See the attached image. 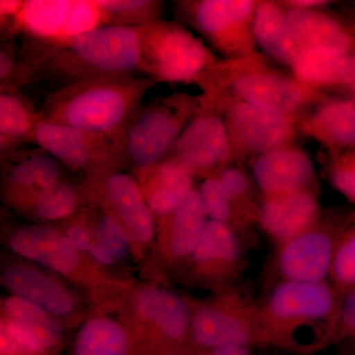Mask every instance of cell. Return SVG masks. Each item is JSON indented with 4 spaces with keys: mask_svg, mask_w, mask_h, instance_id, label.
Here are the masks:
<instances>
[{
    "mask_svg": "<svg viewBox=\"0 0 355 355\" xmlns=\"http://www.w3.org/2000/svg\"><path fill=\"white\" fill-rule=\"evenodd\" d=\"M155 84L146 76H98L78 79L51 93L40 118L125 144L128 125Z\"/></svg>",
    "mask_w": 355,
    "mask_h": 355,
    "instance_id": "obj_1",
    "label": "cell"
},
{
    "mask_svg": "<svg viewBox=\"0 0 355 355\" xmlns=\"http://www.w3.org/2000/svg\"><path fill=\"white\" fill-rule=\"evenodd\" d=\"M44 62L71 76L70 83L90 76L137 73L141 65L139 26H103L64 46H50L40 57L39 64Z\"/></svg>",
    "mask_w": 355,
    "mask_h": 355,
    "instance_id": "obj_2",
    "label": "cell"
},
{
    "mask_svg": "<svg viewBox=\"0 0 355 355\" xmlns=\"http://www.w3.org/2000/svg\"><path fill=\"white\" fill-rule=\"evenodd\" d=\"M139 28L140 72L154 83L190 81L207 67V49L184 28L161 20Z\"/></svg>",
    "mask_w": 355,
    "mask_h": 355,
    "instance_id": "obj_3",
    "label": "cell"
},
{
    "mask_svg": "<svg viewBox=\"0 0 355 355\" xmlns=\"http://www.w3.org/2000/svg\"><path fill=\"white\" fill-rule=\"evenodd\" d=\"M340 298L327 282L284 280L273 289L266 308V321L273 329L299 328L327 323L336 330Z\"/></svg>",
    "mask_w": 355,
    "mask_h": 355,
    "instance_id": "obj_4",
    "label": "cell"
},
{
    "mask_svg": "<svg viewBox=\"0 0 355 355\" xmlns=\"http://www.w3.org/2000/svg\"><path fill=\"white\" fill-rule=\"evenodd\" d=\"M169 100L141 106L128 125L125 155L133 166L146 171L167 158L181 137L183 119Z\"/></svg>",
    "mask_w": 355,
    "mask_h": 355,
    "instance_id": "obj_5",
    "label": "cell"
},
{
    "mask_svg": "<svg viewBox=\"0 0 355 355\" xmlns=\"http://www.w3.org/2000/svg\"><path fill=\"white\" fill-rule=\"evenodd\" d=\"M32 139L44 153L73 171L111 164L125 155L121 142L40 118Z\"/></svg>",
    "mask_w": 355,
    "mask_h": 355,
    "instance_id": "obj_6",
    "label": "cell"
},
{
    "mask_svg": "<svg viewBox=\"0 0 355 355\" xmlns=\"http://www.w3.org/2000/svg\"><path fill=\"white\" fill-rule=\"evenodd\" d=\"M4 308L8 321L1 324V355L43 354L62 340V324L40 306L14 295Z\"/></svg>",
    "mask_w": 355,
    "mask_h": 355,
    "instance_id": "obj_7",
    "label": "cell"
},
{
    "mask_svg": "<svg viewBox=\"0 0 355 355\" xmlns=\"http://www.w3.org/2000/svg\"><path fill=\"white\" fill-rule=\"evenodd\" d=\"M345 223L331 231L309 229L282 243L279 266L284 279L295 282H324L331 275L336 244Z\"/></svg>",
    "mask_w": 355,
    "mask_h": 355,
    "instance_id": "obj_8",
    "label": "cell"
},
{
    "mask_svg": "<svg viewBox=\"0 0 355 355\" xmlns=\"http://www.w3.org/2000/svg\"><path fill=\"white\" fill-rule=\"evenodd\" d=\"M228 148L227 130L223 121L216 114H202L184 128L173 147L172 159L188 171H205L221 163Z\"/></svg>",
    "mask_w": 355,
    "mask_h": 355,
    "instance_id": "obj_9",
    "label": "cell"
},
{
    "mask_svg": "<svg viewBox=\"0 0 355 355\" xmlns=\"http://www.w3.org/2000/svg\"><path fill=\"white\" fill-rule=\"evenodd\" d=\"M8 245L18 256L53 272L70 273L78 263L77 250L67 235L48 226L18 228L9 237Z\"/></svg>",
    "mask_w": 355,
    "mask_h": 355,
    "instance_id": "obj_10",
    "label": "cell"
},
{
    "mask_svg": "<svg viewBox=\"0 0 355 355\" xmlns=\"http://www.w3.org/2000/svg\"><path fill=\"white\" fill-rule=\"evenodd\" d=\"M244 310L207 306L191 319V334L198 345L214 349L228 345H246L253 342L258 326Z\"/></svg>",
    "mask_w": 355,
    "mask_h": 355,
    "instance_id": "obj_11",
    "label": "cell"
},
{
    "mask_svg": "<svg viewBox=\"0 0 355 355\" xmlns=\"http://www.w3.org/2000/svg\"><path fill=\"white\" fill-rule=\"evenodd\" d=\"M105 196L118 220L135 241L147 243L155 235L153 212L132 175L114 172L104 183Z\"/></svg>",
    "mask_w": 355,
    "mask_h": 355,
    "instance_id": "obj_12",
    "label": "cell"
},
{
    "mask_svg": "<svg viewBox=\"0 0 355 355\" xmlns=\"http://www.w3.org/2000/svg\"><path fill=\"white\" fill-rule=\"evenodd\" d=\"M289 36L298 53L304 50H330L352 55L355 38L340 23L328 16L296 8L286 13Z\"/></svg>",
    "mask_w": 355,
    "mask_h": 355,
    "instance_id": "obj_13",
    "label": "cell"
},
{
    "mask_svg": "<svg viewBox=\"0 0 355 355\" xmlns=\"http://www.w3.org/2000/svg\"><path fill=\"white\" fill-rule=\"evenodd\" d=\"M2 282L15 296L40 306L53 317H67L73 312L74 301L69 291L32 266L20 263L6 266Z\"/></svg>",
    "mask_w": 355,
    "mask_h": 355,
    "instance_id": "obj_14",
    "label": "cell"
},
{
    "mask_svg": "<svg viewBox=\"0 0 355 355\" xmlns=\"http://www.w3.org/2000/svg\"><path fill=\"white\" fill-rule=\"evenodd\" d=\"M253 172L259 186L270 196L303 191L314 174L304 153L279 148L261 154Z\"/></svg>",
    "mask_w": 355,
    "mask_h": 355,
    "instance_id": "obj_15",
    "label": "cell"
},
{
    "mask_svg": "<svg viewBox=\"0 0 355 355\" xmlns=\"http://www.w3.org/2000/svg\"><path fill=\"white\" fill-rule=\"evenodd\" d=\"M318 216L316 200L304 191L270 196L261 209L263 227L282 243L312 227Z\"/></svg>",
    "mask_w": 355,
    "mask_h": 355,
    "instance_id": "obj_16",
    "label": "cell"
},
{
    "mask_svg": "<svg viewBox=\"0 0 355 355\" xmlns=\"http://www.w3.org/2000/svg\"><path fill=\"white\" fill-rule=\"evenodd\" d=\"M236 94L254 108L277 116L292 113L303 101L301 89L295 83L280 77L250 74L234 84Z\"/></svg>",
    "mask_w": 355,
    "mask_h": 355,
    "instance_id": "obj_17",
    "label": "cell"
},
{
    "mask_svg": "<svg viewBox=\"0 0 355 355\" xmlns=\"http://www.w3.org/2000/svg\"><path fill=\"white\" fill-rule=\"evenodd\" d=\"M231 123L245 146L260 153L277 149L288 139V121L284 116L266 113L245 102L230 110Z\"/></svg>",
    "mask_w": 355,
    "mask_h": 355,
    "instance_id": "obj_18",
    "label": "cell"
},
{
    "mask_svg": "<svg viewBox=\"0 0 355 355\" xmlns=\"http://www.w3.org/2000/svg\"><path fill=\"white\" fill-rule=\"evenodd\" d=\"M144 173L146 182L142 193L151 211L158 216L174 214L193 190L191 172L174 159L166 158Z\"/></svg>",
    "mask_w": 355,
    "mask_h": 355,
    "instance_id": "obj_19",
    "label": "cell"
},
{
    "mask_svg": "<svg viewBox=\"0 0 355 355\" xmlns=\"http://www.w3.org/2000/svg\"><path fill=\"white\" fill-rule=\"evenodd\" d=\"M139 314L155 324L159 331L171 342L183 340L191 329L190 309L174 292L161 287H146L137 298Z\"/></svg>",
    "mask_w": 355,
    "mask_h": 355,
    "instance_id": "obj_20",
    "label": "cell"
},
{
    "mask_svg": "<svg viewBox=\"0 0 355 355\" xmlns=\"http://www.w3.org/2000/svg\"><path fill=\"white\" fill-rule=\"evenodd\" d=\"M73 2L74 0L24 1L14 25L44 44L60 46L64 42Z\"/></svg>",
    "mask_w": 355,
    "mask_h": 355,
    "instance_id": "obj_21",
    "label": "cell"
},
{
    "mask_svg": "<svg viewBox=\"0 0 355 355\" xmlns=\"http://www.w3.org/2000/svg\"><path fill=\"white\" fill-rule=\"evenodd\" d=\"M207 216L200 193L191 191L172 214L169 247L175 257L193 256L207 225Z\"/></svg>",
    "mask_w": 355,
    "mask_h": 355,
    "instance_id": "obj_22",
    "label": "cell"
},
{
    "mask_svg": "<svg viewBox=\"0 0 355 355\" xmlns=\"http://www.w3.org/2000/svg\"><path fill=\"white\" fill-rule=\"evenodd\" d=\"M254 33L263 51L286 64H293L297 49L289 36L286 14L273 4L263 3L257 9Z\"/></svg>",
    "mask_w": 355,
    "mask_h": 355,
    "instance_id": "obj_23",
    "label": "cell"
},
{
    "mask_svg": "<svg viewBox=\"0 0 355 355\" xmlns=\"http://www.w3.org/2000/svg\"><path fill=\"white\" fill-rule=\"evenodd\" d=\"M350 55L330 50L301 51L292 67L296 76L305 83L343 85L349 76Z\"/></svg>",
    "mask_w": 355,
    "mask_h": 355,
    "instance_id": "obj_24",
    "label": "cell"
},
{
    "mask_svg": "<svg viewBox=\"0 0 355 355\" xmlns=\"http://www.w3.org/2000/svg\"><path fill=\"white\" fill-rule=\"evenodd\" d=\"M128 336L120 324L96 318L77 334L73 355H128Z\"/></svg>",
    "mask_w": 355,
    "mask_h": 355,
    "instance_id": "obj_25",
    "label": "cell"
},
{
    "mask_svg": "<svg viewBox=\"0 0 355 355\" xmlns=\"http://www.w3.org/2000/svg\"><path fill=\"white\" fill-rule=\"evenodd\" d=\"M253 9L254 2L249 0H205L196 8L195 20L205 35L218 40L246 19Z\"/></svg>",
    "mask_w": 355,
    "mask_h": 355,
    "instance_id": "obj_26",
    "label": "cell"
},
{
    "mask_svg": "<svg viewBox=\"0 0 355 355\" xmlns=\"http://www.w3.org/2000/svg\"><path fill=\"white\" fill-rule=\"evenodd\" d=\"M314 123L331 144L345 153L355 151V99L324 105L317 112Z\"/></svg>",
    "mask_w": 355,
    "mask_h": 355,
    "instance_id": "obj_27",
    "label": "cell"
},
{
    "mask_svg": "<svg viewBox=\"0 0 355 355\" xmlns=\"http://www.w3.org/2000/svg\"><path fill=\"white\" fill-rule=\"evenodd\" d=\"M62 164L50 154L42 153L28 156L11 166L8 180L12 186L39 193L60 182Z\"/></svg>",
    "mask_w": 355,
    "mask_h": 355,
    "instance_id": "obj_28",
    "label": "cell"
},
{
    "mask_svg": "<svg viewBox=\"0 0 355 355\" xmlns=\"http://www.w3.org/2000/svg\"><path fill=\"white\" fill-rule=\"evenodd\" d=\"M239 254V242L226 223L209 220L191 257L198 265L220 263L230 266L237 261Z\"/></svg>",
    "mask_w": 355,
    "mask_h": 355,
    "instance_id": "obj_29",
    "label": "cell"
},
{
    "mask_svg": "<svg viewBox=\"0 0 355 355\" xmlns=\"http://www.w3.org/2000/svg\"><path fill=\"white\" fill-rule=\"evenodd\" d=\"M36 114L28 102L13 90H1L0 94V137L12 146L16 140L31 137L38 123Z\"/></svg>",
    "mask_w": 355,
    "mask_h": 355,
    "instance_id": "obj_30",
    "label": "cell"
},
{
    "mask_svg": "<svg viewBox=\"0 0 355 355\" xmlns=\"http://www.w3.org/2000/svg\"><path fill=\"white\" fill-rule=\"evenodd\" d=\"M330 277L340 298L355 287V212L347 217L338 237Z\"/></svg>",
    "mask_w": 355,
    "mask_h": 355,
    "instance_id": "obj_31",
    "label": "cell"
},
{
    "mask_svg": "<svg viewBox=\"0 0 355 355\" xmlns=\"http://www.w3.org/2000/svg\"><path fill=\"white\" fill-rule=\"evenodd\" d=\"M79 197L76 187L60 183L35 196L33 209L39 218L60 220L71 216L78 205Z\"/></svg>",
    "mask_w": 355,
    "mask_h": 355,
    "instance_id": "obj_32",
    "label": "cell"
},
{
    "mask_svg": "<svg viewBox=\"0 0 355 355\" xmlns=\"http://www.w3.org/2000/svg\"><path fill=\"white\" fill-rule=\"evenodd\" d=\"M111 25L144 26L159 21L161 2L151 0H100Z\"/></svg>",
    "mask_w": 355,
    "mask_h": 355,
    "instance_id": "obj_33",
    "label": "cell"
},
{
    "mask_svg": "<svg viewBox=\"0 0 355 355\" xmlns=\"http://www.w3.org/2000/svg\"><path fill=\"white\" fill-rule=\"evenodd\" d=\"M97 240L109 248L116 260H123L130 253V234L123 224L111 214L100 219L97 226Z\"/></svg>",
    "mask_w": 355,
    "mask_h": 355,
    "instance_id": "obj_34",
    "label": "cell"
},
{
    "mask_svg": "<svg viewBox=\"0 0 355 355\" xmlns=\"http://www.w3.org/2000/svg\"><path fill=\"white\" fill-rule=\"evenodd\" d=\"M198 193L210 220L226 223L230 217L231 200L219 179L209 178L205 180Z\"/></svg>",
    "mask_w": 355,
    "mask_h": 355,
    "instance_id": "obj_35",
    "label": "cell"
},
{
    "mask_svg": "<svg viewBox=\"0 0 355 355\" xmlns=\"http://www.w3.org/2000/svg\"><path fill=\"white\" fill-rule=\"evenodd\" d=\"M331 180L338 191L355 203V151H347L336 160Z\"/></svg>",
    "mask_w": 355,
    "mask_h": 355,
    "instance_id": "obj_36",
    "label": "cell"
},
{
    "mask_svg": "<svg viewBox=\"0 0 355 355\" xmlns=\"http://www.w3.org/2000/svg\"><path fill=\"white\" fill-rule=\"evenodd\" d=\"M336 330L343 338L355 340V287L340 298Z\"/></svg>",
    "mask_w": 355,
    "mask_h": 355,
    "instance_id": "obj_37",
    "label": "cell"
},
{
    "mask_svg": "<svg viewBox=\"0 0 355 355\" xmlns=\"http://www.w3.org/2000/svg\"><path fill=\"white\" fill-rule=\"evenodd\" d=\"M219 181L230 200L241 197L248 189L246 177L239 170L227 169L222 172Z\"/></svg>",
    "mask_w": 355,
    "mask_h": 355,
    "instance_id": "obj_38",
    "label": "cell"
},
{
    "mask_svg": "<svg viewBox=\"0 0 355 355\" xmlns=\"http://www.w3.org/2000/svg\"><path fill=\"white\" fill-rule=\"evenodd\" d=\"M65 235L77 251H90L91 246H92L91 235L85 226L81 225V224H74L67 229Z\"/></svg>",
    "mask_w": 355,
    "mask_h": 355,
    "instance_id": "obj_39",
    "label": "cell"
},
{
    "mask_svg": "<svg viewBox=\"0 0 355 355\" xmlns=\"http://www.w3.org/2000/svg\"><path fill=\"white\" fill-rule=\"evenodd\" d=\"M90 253L96 261H99L103 265H113L116 259H114L113 253L110 251L109 248L106 245L103 244L99 240H96L91 246Z\"/></svg>",
    "mask_w": 355,
    "mask_h": 355,
    "instance_id": "obj_40",
    "label": "cell"
},
{
    "mask_svg": "<svg viewBox=\"0 0 355 355\" xmlns=\"http://www.w3.org/2000/svg\"><path fill=\"white\" fill-rule=\"evenodd\" d=\"M24 1H12V0H1L0 1V15L3 22L6 19H12L15 24L16 18L22 8Z\"/></svg>",
    "mask_w": 355,
    "mask_h": 355,
    "instance_id": "obj_41",
    "label": "cell"
},
{
    "mask_svg": "<svg viewBox=\"0 0 355 355\" xmlns=\"http://www.w3.org/2000/svg\"><path fill=\"white\" fill-rule=\"evenodd\" d=\"M209 355H252L244 345H228L211 349Z\"/></svg>",
    "mask_w": 355,
    "mask_h": 355,
    "instance_id": "obj_42",
    "label": "cell"
},
{
    "mask_svg": "<svg viewBox=\"0 0 355 355\" xmlns=\"http://www.w3.org/2000/svg\"><path fill=\"white\" fill-rule=\"evenodd\" d=\"M343 86L347 88V90L350 91L354 99H355V51L350 55V67L349 76H347V80H345Z\"/></svg>",
    "mask_w": 355,
    "mask_h": 355,
    "instance_id": "obj_43",
    "label": "cell"
},
{
    "mask_svg": "<svg viewBox=\"0 0 355 355\" xmlns=\"http://www.w3.org/2000/svg\"><path fill=\"white\" fill-rule=\"evenodd\" d=\"M291 3H293V6L298 7V8L307 9V7L322 6L326 2L319 1V0H299V1H293Z\"/></svg>",
    "mask_w": 355,
    "mask_h": 355,
    "instance_id": "obj_44",
    "label": "cell"
}]
</instances>
